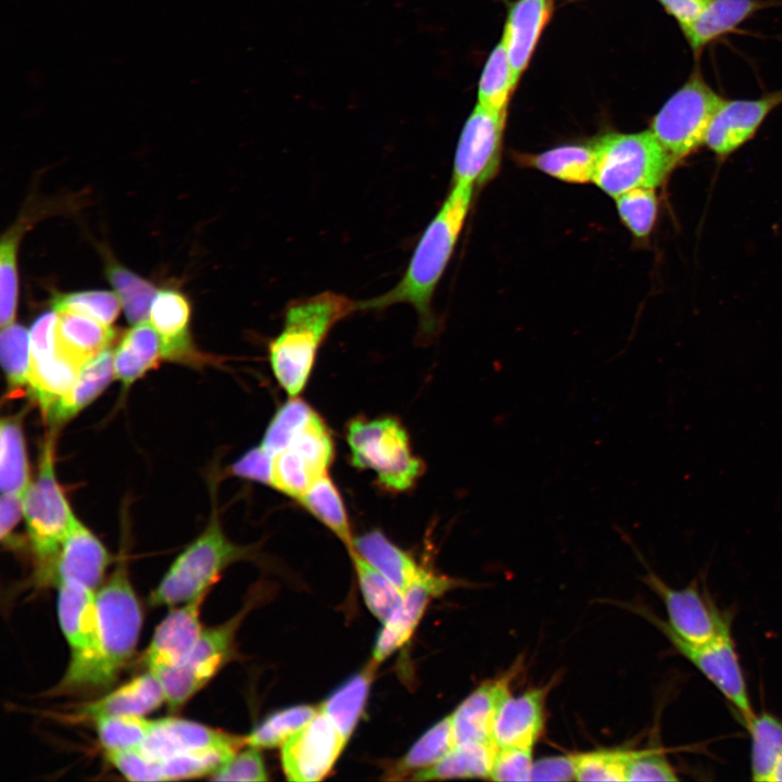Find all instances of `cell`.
Here are the masks:
<instances>
[{
	"instance_id": "cell-55",
	"label": "cell",
	"mask_w": 782,
	"mask_h": 782,
	"mask_svg": "<svg viewBox=\"0 0 782 782\" xmlns=\"http://www.w3.org/2000/svg\"><path fill=\"white\" fill-rule=\"evenodd\" d=\"M273 455L261 444L231 465L232 475L272 487Z\"/></svg>"
},
{
	"instance_id": "cell-13",
	"label": "cell",
	"mask_w": 782,
	"mask_h": 782,
	"mask_svg": "<svg viewBox=\"0 0 782 782\" xmlns=\"http://www.w3.org/2000/svg\"><path fill=\"white\" fill-rule=\"evenodd\" d=\"M644 580L663 601L668 617L666 626L678 638L703 644L731 632L729 617L722 615L697 583L673 589L654 573Z\"/></svg>"
},
{
	"instance_id": "cell-38",
	"label": "cell",
	"mask_w": 782,
	"mask_h": 782,
	"mask_svg": "<svg viewBox=\"0 0 782 782\" xmlns=\"http://www.w3.org/2000/svg\"><path fill=\"white\" fill-rule=\"evenodd\" d=\"M745 727L751 736L752 779L769 782L782 755V720L764 711L755 714Z\"/></svg>"
},
{
	"instance_id": "cell-21",
	"label": "cell",
	"mask_w": 782,
	"mask_h": 782,
	"mask_svg": "<svg viewBox=\"0 0 782 782\" xmlns=\"http://www.w3.org/2000/svg\"><path fill=\"white\" fill-rule=\"evenodd\" d=\"M110 563L106 547L77 520L65 537L56 559V583L73 582L96 590Z\"/></svg>"
},
{
	"instance_id": "cell-49",
	"label": "cell",
	"mask_w": 782,
	"mask_h": 782,
	"mask_svg": "<svg viewBox=\"0 0 782 782\" xmlns=\"http://www.w3.org/2000/svg\"><path fill=\"white\" fill-rule=\"evenodd\" d=\"M121 304L116 293L99 290L58 294L52 301L54 311H79L110 326L118 316Z\"/></svg>"
},
{
	"instance_id": "cell-6",
	"label": "cell",
	"mask_w": 782,
	"mask_h": 782,
	"mask_svg": "<svg viewBox=\"0 0 782 782\" xmlns=\"http://www.w3.org/2000/svg\"><path fill=\"white\" fill-rule=\"evenodd\" d=\"M247 555L225 535L216 514L206 529L174 560L150 595L152 606L173 607L209 593L223 570Z\"/></svg>"
},
{
	"instance_id": "cell-16",
	"label": "cell",
	"mask_w": 782,
	"mask_h": 782,
	"mask_svg": "<svg viewBox=\"0 0 782 782\" xmlns=\"http://www.w3.org/2000/svg\"><path fill=\"white\" fill-rule=\"evenodd\" d=\"M206 595L171 609L155 628L143 654L147 670L161 674L187 659L204 629L200 615Z\"/></svg>"
},
{
	"instance_id": "cell-1",
	"label": "cell",
	"mask_w": 782,
	"mask_h": 782,
	"mask_svg": "<svg viewBox=\"0 0 782 782\" xmlns=\"http://www.w3.org/2000/svg\"><path fill=\"white\" fill-rule=\"evenodd\" d=\"M474 186L453 185L443 204L421 234L399 282L387 292L358 302L360 310H383L394 304L412 305L425 335L433 333L438 321L431 304L469 212Z\"/></svg>"
},
{
	"instance_id": "cell-48",
	"label": "cell",
	"mask_w": 782,
	"mask_h": 782,
	"mask_svg": "<svg viewBox=\"0 0 782 782\" xmlns=\"http://www.w3.org/2000/svg\"><path fill=\"white\" fill-rule=\"evenodd\" d=\"M634 751L600 749L578 754L577 781H626L628 762Z\"/></svg>"
},
{
	"instance_id": "cell-51",
	"label": "cell",
	"mask_w": 782,
	"mask_h": 782,
	"mask_svg": "<svg viewBox=\"0 0 782 782\" xmlns=\"http://www.w3.org/2000/svg\"><path fill=\"white\" fill-rule=\"evenodd\" d=\"M210 775L214 781H267V770L260 748L247 745Z\"/></svg>"
},
{
	"instance_id": "cell-50",
	"label": "cell",
	"mask_w": 782,
	"mask_h": 782,
	"mask_svg": "<svg viewBox=\"0 0 782 782\" xmlns=\"http://www.w3.org/2000/svg\"><path fill=\"white\" fill-rule=\"evenodd\" d=\"M16 235L5 236L0 248L1 328L14 323L17 301Z\"/></svg>"
},
{
	"instance_id": "cell-53",
	"label": "cell",
	"mask_w": 782,
	"mask_h": 782,
	"mask_svg": "<svg viewBox=\"0 0 782 782\" xmlns=\"http://www.w3.org/2000/svg\"><path fill=\"white\" fill-rule=\"evenodd\" d=\"M677 771L656 751H634L627 766L626 781H677Z\"/></svg>"
},
{
	"instance_id": "cell-57",
	"label": "cell",
	"mask_w": 782,
	"mask_h": 782,
	"mask_svg": "<svg viewBox=\"0 0 782 782\" xmlns=\"http://www.w3.org/2000/svg\"><path fill=\"white\" fill-rule=\"evenodd\" d=\"M23 497L21 494H2L0 501V539L10 544L12 533L23 515Z\"/></svg>"
},
{
	"instance_id": "cell-39",
	"label": "cell",
	"mask_w": 782,
	"mask_h": 782,
	"mask_svg": "<svg viewBox=\"0 0 782 782\" xmlns=\"http://www.w3.org/2000/svg\"><path fill=\"white\" fill-rule=\"evenodd\" d=\"M349 554L367 608L384 623L400 605L404 593L355 550H349Z\"/></svg>"
},
{
	"instance_id": "cell-31",
	"label": "cell",
	"mask_w": 782,
	"mask_h": 782,
	"mask_svg": "<svg viewBox=\"0 0 782 782\" xmlns=\"http://www.w3.org/2000/svg\"><path fill=\"white\" fill-rule=\"evenodd\" d=\"M496 749L495 742L456 744L439 762L414 773L412 780L489 779Z\"/></svg>"
},
{
	"instance_id": "cell-29",
	"label": "cell",
	"mask_w": 782,
	"mask_h": 782,
	"mask_svg": "<svg viewBox=\"0 0 782 782\" xmlns=\"http://www.w3.org/2000/svg\"><path fill=\"white\" fill-rule=\"evenodd\" d=\"M370 566L388 578L403 593L420 577L424 569L404 550L380 530L373 529L354 537L353 547ZM349 551V550H348Z\"/></svg>"
},
{
	"instance_id": "cell-59",
	"label": "cell",
	"mask_w": 782,
	"mask_h": 782,
	"mask_svg": "<svg viewBox=\"0 0 782 782\" xmlns=\"http://www.w3.org/2000/svg\"><path fill=\"white\" fill-rule=\"evenodd\" d=\"M769 782H782V755L774 766Z\"/></svg>"
},
{
	"instance_id": "cell-26",
	"label": "cell",
	"mask_w": 782,
	"mask_h": 782,
	"mask_svg": "<svg viewBox=\"0 0 782 782\" xmlns=\"http://www.w3.org/2000/svg\"><path fill=\"white\" fill-rule=\"evenodd\" d=\"M551 11V0H518L509 10L502 39L516 81L529 63Z\"/></svg>"
},
{
	"instance_id": "cell-15",
	"label": "cell",
	"mask_w": 782,
	"mask_h": 782,
	"mask_svg": "<svg viewBox=\"0 0 782 782\" xmlns=\"http://www.w3.org/2000/svg\"><path fill=\"white\" fill-rule=\"evenodd\" d=\"M782 104V90L756 99L724 100L707 129L704 144L720 159L753 139L767 116Z\"/></svg>"
},
{
	"instance_id": "cell-54",
	"label": "cell",
	"mask_w": 782,
	"mask_h": 782,
	"mask_svg": "<svg viewBox=\"0 0 782 782\" xmlns=\"http://www.w3.org/2000/svg\"><path fill=\"white\" fill-rule=\"evenodd\" d=\"M532 765V748L497 747L489 779L530 781Z\"/></svg>"
},
{
	"instance_id": "cell-52",
	"label": "cell",
	"mask_w": 782,
	"mask_h": 782,
	"mask_svg": "<svg viewBox=\"0 0 782 782\" xmlns=\"http://www.w3.org/2000/svg\"><path fill=\"white\" fill-rule=\"evenodd\" d=\"M105 756L129 781H163L161 761L146 755L140 748L105 752Z\"/></svg>"
},
{
	"instance_id": "cell-28",
	"label": "cell",
	"mask_w": 782,
	"mask_h": 782,
	"mask_svg": "<svg viewBox=\"0 0 782 782\" xmlns=\"http://www.w3.org/2000/svg\"><path fill=\"white\" fill-rule=\"evenodd\" d=\"M770 3L762 0H711L701 14L681 30L695 55L717 40L732 33L756 11Z\"/></svg>"
},
{
	"instance_id": "cell-2",
	"label": "cell",
	"mask_w": 782,
	"mask_h": 782,
	"mask_svg": "<svg viewBox=\"0 0 782 782\" xmlns=\"http://www.w3.org/2000/svg\"><path fill=\"white\" fill-rule=\"evenodd\" d=\"M358 308V302L333 292L290 301L283 326L268 344L272 371L289 396H299L312 374L317 352L336 324Z\"/></svg>"
},
{
	"instance_id": "cell-45",
	"label": "cell",
	"mask_w": 782,
	"mask_h": 782,
	"mask_svg": "<svg viewBox=\"0 0 782 782\" xmlns=\"http://www.w3.org/2000/svg\"><path fill=\"white\" fill-rule=\"evenodd\" d=\"M315 411L302 399L290 396L269 421L261 445L273 456L286 449Z\"/></svg>"
},
{
	"instance_id": "cell-36",
	"label": "cell",
	"mask_w": 782,
	"mask_h": 782,
	"mask_svg": "<svg viewBox=\"0 0 782 782\" xmlns=\"http://www.w3.org/2000/svg\"><path fill=\"white\" fill-rule=\"evenodd\" d=\"M297 501L326 526L348 550L353 547L354 537L346 508L329 475L315 481Z\"/></svg>"
},
{
	"instance_id": "cell-35",
	"label": "cell",
	"mask_w": 782,
	"mask_h": 782,
	"mask_svg": "<svg viewBox=\"0 0 782 782\" xmlns=\"http://www.w3.org/2000/svg\"><path fill=\"white\" fill-rule=\"evenodd\" d=\"M0 450L1 493L24 495L29 485V470L21 415L1 420Z\"/></svg>"
},
{
	"instance_id": "cell-22",
	"label": "cell",
	"mask_w": 782,
	"mask_h": 782,
	"mask_svg": "<svg viewBox=\"0 0 782 782\" xmlns=\"http://www.w3.org/2000/svg\"><path fill=\"white\" fill-rule=\"evenodd\" d=\"M546 694L545 686L535 688L504 702L493 731L497 747H533L544 729Z\"/></svg>"
},
{
	"instance_id": "cell-12",
	"label": "cell",
	"mask_w": 782,
	"mask_h": 782,
	"mask_svg": "<svg viewBox=\"0 0 782 782\" xmlns=\"http://www.w3.org/2000/svg\"><path fill=\"white\" fill-rule=\"evenodd\" d=\"M506 113L477 103L467 118L453 162V185H482L500 165Z\"/></svg>"
},
{
	"instance_id": "cell-40",
	"label": "cell",
	"mask_w": 782,
	"mask_h": 782,
	"mask_svg": "<svg viewBox=\"0 0 782 782\" xmlns=\"http://www.w3.org/2000/svg\"><path fill=\"white\" fill-rule=\"evenodd\" d=\"M516 79L503 39L490 54L478 86V103L497 113H506Z\"/></svg>"
},
{
	"instance_id": "cell-3",
	"label": "cell",
	"mask_w": 782,
	"mask_h": 782,
	"mask_svg": "<svg viewBox=\"0 0 782 782\" xmlns=\"http://www.w3.org/2000/svg\"><path fill=\"white\" fill-rule=\"evenodd\" d=\"M593 147L592 181L613 198L635 188L656 189L679 162L652 130L606 134Z\"/></svg>"
},
{
	"instance_id": "cell-24",
	"label": "cell",
	"mask_w": 782,
	"mask_h": 782,
	"mask_svg": "<svg viewBox=\"0 0 782 782\" xmlns=\"http://www.w3.org/2000/svg\"><path fill=\"white\" fill-rule=\"evenodd\" d=\"M163 703L165 693L161 679L147 670L108 694L84 704L77 716L90 721L115 715L144 716Z\"/></svg>"
},
{
	"instance_id": "cell-47",
	"label": "cell",
	"mask_w": 782,
	"mask_h": 782,
	"mask_svg": "<svg viewBox=\"0 0 782 782\" xmlns=\"http://www.w3.org/2000/svg\"><path fill=\"white\" fill-rule=\"evenodd\" d=\"M616 199L618 215L628 230L640 240L652 234L658 216V198L654 188H635Z\"/></svg>"
},
{
	"instance_id": "cell-44",
	"label": "cell",
	"mask_w": 782,
	"mask_h": 782,
	"mask_svg": "<svg viewBox=\"0 0 782 782\" xmlns=\"http://www.w3.org/2000/svg\"><path fill=\"white\" fill-rule=\"evenodd\" d=\"M152 722L153 720L139 715L105 716L93 720L105 752L139 748L147 739Z\"/></svg>"
},
{
	"instance_id": "cell-56",
	"label": "cell",
	"mask_w": 782,
	"mask_h": 782,
	"mask_svg": "<svg viewBox=\"0 0 782 782\" xmlns=\"http://www.w3.org/2000/svg\"><path fill=\"white\" fill-rule=\"evenodd\" d=\"M578 754L543 757L533 761L530 781H572L577 775Z\"/></svg>"
},
{
	"instance_id": "cell-25",
	"label": "cell",
	"mask_w": 782,
	"mask_h": 782,
	"mask_svg": "<svg viewBox=\"0 0 782 782\" xmlns=\"http://www.w3.org/2000/svg\"><path fill=\"white\" fill-rule=\"evenodd\" d=\"M190 304L178 291L156 293L150 311V323L161 339L162 355L173 361L198 358L189 331Z\"/></svg>"
},
{
	"instance_id": "cell-41",
	"label": "cell",
	"mask_w": 782,
	"mask_h": 782,
	"mask_svg": "<svg viewBox=\"0 0 782 782\" xmlns=\"http://www.w3.org/2000/svg\"><path fill=\"white\" fill-rule=\"evenodd\" d=\"M318 711L311 705H297L275 711L260 722L247 736V745L257 748L282 746Z\"/></svg>"
},
{
	"instance_id": "cell-42",
	"label": "cell",
	"mask_w": 782,
	"mask_h": 782,
	"mask_svg": "<svg viewBox=\"0 0 782 782\" xmlns=\"http://www.w3.org/2000/svg\"><path fill=\"white\" fill-rule=\"evenodd\" d=\"M106 275L116 290L128 321L133 324L144 321L150 316L157 293L155 287L115 263L108 265Z\"/></svg>"
},
{
	"instance_id": "cell-14",
	"label": "cell",
	"mask_w": 782,
	"mask_h": 782,
	"mask_svg": "<svg viewBox=\"0 0 782 782\" xmlns=\"http://www.w3.org/2000/svg\"><path fill=\"white\" fill-rule=\"evenodd\" d=\"M348 741L319 707L317 714L281 746V764L289 781L324 779Z\"/></svg>"
},
{
	"instance_id": "cell-4",
	"label": "cell",
	"mask_w": 782,
	"mask_h": 782,
	"mask_svg": "<svg viewBox=\"0 0 782 782\" xmlns=\"http://www.w3.org/2000/svg\"><path fill=\"white\" fill-rule=\"evenodd\" d=\"M23 515L37 565V577L56 582L55 565L62 543L75 525L68 502L54 472V432L45 441L38 474L23 497Z\"/></svg>"
},
{
	"instance_id": "cell-10",
	"label": "cell",
	"mask_w": 782,
	"mask_h": 782,
	"mask_svg": "<svg viewBox=\"0 0 782 782\" xmlns=\"http://www.w3.org/2000/svg\"><path fill=\"white\" fill-rule=\"evenodd\" d=\"M731 704L744 726L753 718V710L743 669L734 647L731 632L710 642L692 644L678 638L668 629L665 620L644 614Z\"/></svg>"
},
{
	"instance_id": "cell-19",
	"label": "cell",
	"mask_w": 782,
	"mask_h": 782,
	"mask_svg": "<svg viewBox=\"0 0 782 782\" xmlns=\"http://www.w3.org/2000/svg\"><path fill=\"white\" fill-rule=\"evenodd\" d=\"M244 745L247 736L226 733L182 718L166 717L153 720L139 748L151 758L162 760L181 753L223 747L240 749Z\"/></svg>"
},
{
	"instance_id": "cell-46",
	"label": "cell",
	"mask_w": 782,
	"mask_h": 782,
	"mask_svg": "<svg viewBox=\"0 0 782 782\" xmlns=\"http://www.w3.org/2000/svg\"><path fill=\"white\" fill-rule=\"evenodd\" d=\"M238 751L232 747L212 748L176 754L161 761L163 781L195 779L211 775Z\"/></svg>"
},
{
	"instance_id": "cell-11",
	"label": "cell",
	"mask_w": 782,
	"mask_h": 782,
	"mask_svg": "<svg viewBox=\"0 0 782 782\" xmlns=\"http://www.w3.org/2000/svg\"><path fill=\"white\" fill-rule=\"evenodd\" d=\"M242 614L223 625L203 629L194 648L179 666L157 674L165 703L173 711L180 709L230 658L236 630Z\"/></svg>"
},
{
	"instance_id": "cell-27",
	"label": "cell",
	"mask_w": 782,
	"mask_h": 782,
	"mask_svg": "<svg viewBox=\"0 0 782 782\" xmlns=\"http://www.w3.org/2000/svg\"><path fill=\"white\" fill-rule=\"evenodd\" d=\"M81 368L56 350L30 354L27 387L47 419L70 393Z\"/></svg>"
},
{
	"instance_id": "cell-58",
	"label": "cell",
	"mask_w": 782,
	"mask_h": 782,
	"mask_svg": "<svg viewBox=\"0 0 782 782\" xmlns=\"http://www.w3.org/2000/svg\"><path fill=\"white\" fill-rule=\"evenodd\" d=\"M680 28L695 20L711 0H658Z\"/></svg>"
},
{
	"instance_id": "cell-7",
	"label": "cell",
	"mask_w": 782,
	"mask_h": 782,
	"mask_svg": "<svg viewBox=\"0 0 782 782\" xmlns=\"http://www.w3.org/2000/svg\"><path fill=\"white\" fill-rule=\"evenodd\" d=\"M101 640V667L97 690L110 686L134 655L142 625V611L126 563L119 562L111 577L96 591Z\"/></svg>"
},
{
	"instance_id": "cell-17",
	"label": "cell",
	"mask_w": 782,
	"mask_h": 782,
	"mask_svg": "<svg viewBox=\"0 0 782 782\" xmlns=\"http://www.w3.org/2000/svg\"><path fill=\"white\" fill-rule=\"evenodd\" d=\"M456 583L447 577L424 569L420 577L404 592L391 617L382 623L371 660L378 665L401 648L415 632L431 600L451 590Z\"/></svg>"
},
{
	"instance_id": "cell-43",
	"label": "cell",
	"mask_w": 782,
	"mask_h": 782,
	"mask_svg": "<svg viewBox=\"0 0 782 782\" xmlns=\"http://www.w3.org/2000/svg\"><path fill=\"white\" fill-rule=\"evenodd\" d=\"M1 363L10 393L27 386L30 367V337L21 325L11 324L1 330Z\"/></svg>"
},
{
	"instance_id": "cell-23",
	"label": "cell",
	"mask_w": 782,
	"mask_h": 782,
	"mask_svg": "<svg viewBox=\"0 0 782 782\" xmlns=\"http://www.w3.org/2000/svg\"><path fill=\"white\" fill-rule=\"evenodd\" d=\"M55 312V350L80 367L109 349L115 338L110 325L90 315L70 308Z\"/></svg>"
},
{
	"instance_id": "cell-30",
	"label": "cell",
	"mask_w": 782,
	"mask_h": 782,
	"mask_svg": "<svg viewBox=\"0 0 782 782\" xmlns=\"http://www.w3.org/2000/svg\"><path fill=\"white\" fill-rule=\"evenodd\" d=\"M163 357L161 339L150 321L135 324L114 352L115 377L125 388L153 368Z\"/></svg>"
},
{
	"instance_id": "cell-9",
	"label": "cell",
	"mask_w": 782,
	"mask_h": 782,
	"mask_svg": "<svg viewBox=\"0 0 782 782\" xmlns=\"http://www.w3.org/2000/svg\"><path fill=\"white\" fill-rule=\"evenodd\" d=\"M724 100L694 70L653 117L651 130L676 160L685 159L704 144L709 124Z\"/></svg>"
},
{
	"instance_id": "cell-34",
	"label": "cell",
	"mask_w": 782,
	"mask_h": 782,
	"mask_svg": "<svg viewBox=\"0 0 782 782\" xmlns=\"http://www.w3.org/2000/svg\"><path fill=\"white\" fill-rule=\"evenodd\" d=\"M377 664L373 660L361 672L338 688L319 707L349 741L365 708Z\"/></svg>"
},
{
	"instance_id": "cell-32",
	"label": "cell",
	"mask_w": 782,
	"mask_h": 782,
	"mask_svg": "<svg viewBox=\"0 0 782 782\" xmlns=\"http://www.w3.org/2000/svg\"><path fill=\"white\" fill-rule=\"evenodd\" d=\"M113 376L114 353L106 349L83 366L74 387L48 420L58 426L74 417L106 388Z\"/></svg>"
},
{
	"instance_id": "cell-37",
	"label": "cell",
	"mask_w": 782,
	"mask_h": 782,
	"mask_svg": "<svg viewBox=\"0 0 782 782\" xmlns=\"http://www.w3.org/2000/svg\"><path fill=\"white\" fill-rule=\"evenodd\" d=\"M456 745L452 715L428 729L390 770L391 779L416 773L439 762Z\"/></svg>"
},
{
	"instance_id": "cell-5",
	"label": "cell",
	"mask_w": 782,
	"mask_h": 782,
	"mask_svg": "<svg viewBox=\"0 0 782 782\" xmlns=\"http://www.w3.org/2000/svg\"><path fill=\"white\" fill-rule=\"evenodd\" d=\"M346 442L351 464L355 468L374 471L377 483L386 491H407L425 470L398 418L356 417L346 426Z\"/></svg>"
},
{
	"instance_id": "cell-8",
	"label": "cell",
	"mask_w": 782,
	"mask_h": 782,
	"mask_svg": "<svg viewBox=\"0 0 782 782\" xmlns=\"http://www.w3.org/2000/svg\"><path fill=\"white\" fill-rule=\"evenodd\" d=\"M58 588V618L70 661L52 692L97 690L102 652L96 591L73 582H59Z\"/></svg>"
},
{
	"instance_id": "cell-18",
	"label": "cell",
	"mask_w": 782,
	"mask_h": 782,
	"mask_svg": "<svg viewBox=\"0 0 782 782\" xmlns=\"http://www.w3.org/2000/svg\"><path fill=\"white\" fill-rule=\"evenodd\" d=\"M333 456L330 430L315 412L291 443L276 454L275 463L286 482L310 487L328 475Z\"/></svg>"
},
{
	"instance_id": "cell-20",
	"label": "cell",
	"mask_w": 782,
	"mask_h": 782,
	"mask_svg": "<svg viewBox=\"0 0 782 782\" xmlns=\"http://www.w3.org/2000/svg\"><path fill=\"white\" fill-rule=\"evenodd\" d=\"M514 676L513 672L484 681L451 714L456 744L494 742L495 720L510 696L509 685Z\"/></svg>"
},
{
	"instance_id": "cell-33",
	"label": "cell",
	"mask_w": 782,
	"mask_h": 782,
	"mask_svg": "<svg viewBox=\"0 0 782 782\" xmlns=\"http://www.w3.org/2000/svg\"><path fill=\"white\" fill-rule=\"evenodd\" d=\"M594 157L593 144H566L522 156L520 161L558 180L585 184L592 180Z\"/></svg>"
}]
</instances>
